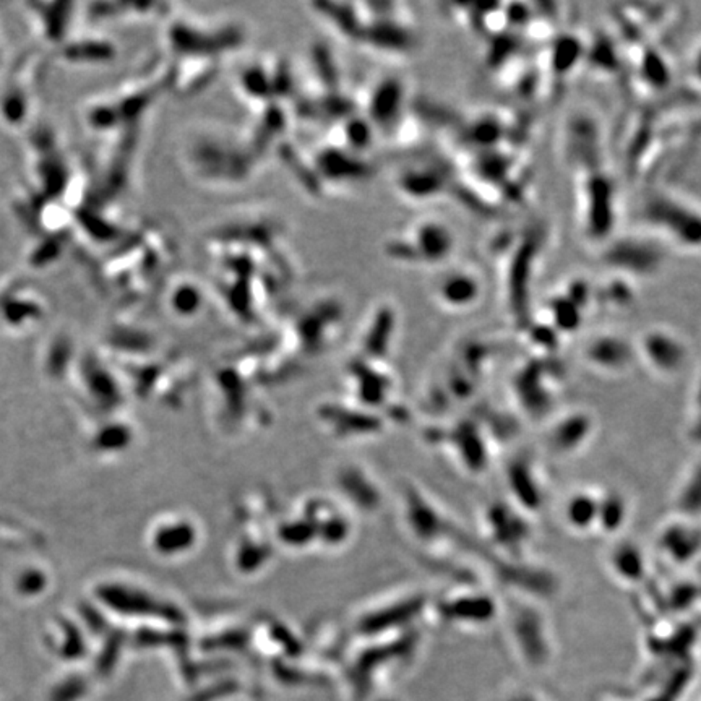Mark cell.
I'll return each instance as SVG.
<instances>
[{
  "instance_id": "cell-4",
  "label": "cell",
  "mask_w": 701,
  "mask_h": 701,
  "mask_svg": "<svg viewBox=\"0 0 701 701\" xmlns=\"http://www.w3.org/2000/svg\"><path fill=\"white\" fill-rule=\"evenodd\" d=\"M170 307L179 315H193L197 314L203 302V294L200 287L193 282H180L170 291L169 294Z\"/></svg>"
},
{
  "instance_id": "cell-1",
  "label": "cell",
  "mask_w": 701,
  "mask_h": 701,
  "mask_svg": "<svg viewBox=\"0 0 701 701\" xmlns=\"http://www.w3.org/2000/svg\"><path fill=\"white\" fill-rule=\"evenodd\" d=\"M451 234L440 223L422 221L409 227L403 236L385 243L388 257L399 261H440L451 250Z\"/></svg>"
},
{
  "instance_id": "cell-3",
  "label": "cell",
  "mask_w": 701,
  "mask_h": 701,
  "mask_svg": "<svg viewBox=\"0 0 701 701\" xmlns=\"http://www.w3.org/2000/svg\"><path fill=\"white\" fill-rule=\"evenodd\" d=\"M435 294L446 305H469L477 294L476 280L471 275H466V271L450 273L438 281Z\"/></svg>"
},
{
  "instance_id": "cell-2",
  "label": "cell",
  "mask_w": 701,
  "mask_h": 701,
  "mask_svg": "<svg viewBox=\"0 0 701 701\" xmlns=\"http://www.w3.org/2000/svg\"><path fill=\"white\" fill-rule=\"evenodd\" d=\"M403 88L394 78H388L373 86L367 99L365 119L380 129L392 124L398 119V112L401 109Z\"/></svg>"
}]
</instances>
